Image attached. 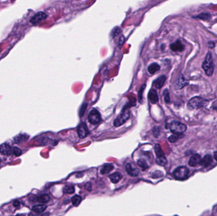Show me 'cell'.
<instances>
[{"instance_id": "1", "label": "cell", "mask_w": 217, "mask_h": 216, "mask_svg": "<svg viewBox=\"0 0 217 216\" xmlns=\"http://www.w3.org/2000/svg\"><path fill=\"white\" fill-rule=\"evenodd\" d=\"M202 68H203L207 76H212L214 71V65L212 60V53L210 52L207 53L204 61L203 63V64H202Z\"/></svg>"}, {"instance_id": "2", "label": "cell", "mask_w": 217, "mask_h": 216, "mask_svg": "<svg viewBox=\"0 0 217 216\" xmlns=\"http://www.w3.org/2000/svg\"><path fill=\"white\" fill-rule=\"evenodd\" d=\"M208 103V101L201 97H195L191 98L188 103L189 108L191 109H199L204 107Z\"/></svg>"}, {"instance_id": "3", "label": "cell", "mask_w": 217, "mask_h": 216, "mask_svg": "<svg viewBox=\"0 0 217 216\" xmlns=\"http://www.w3.org/2000/svg\"><path fill=\"white\" fill-rule=\"evenodd\" d=\"M155 153L156 155V162L162 166H164L167 164V159L166 158L164 154L162 152L161 146L158 144L156 145L154 147Z\"/></svg>"}, {"instance_id": "4", "label": "cell", "mask_w": 217, "mask_h": 216, "mask_svg": "<svg viewBox=\"0 0 217 216\" xmlns=\"http://www.w3.org/2000/svg\"><path fill=\"white\" fill-rule=\"evenodd\" d=\"M129 114H130V113H129V109L125 107V109L123 110L121 113H120L118 117L115 119V121H114V125H115L116 127H118L124 124V123L129 119Z\"/></svg>"}, {"instance_id": "5", "label": "cell", "mask_w": 217, "mask_h": 216, "mask_svg": "<svg viewBox=\"0 0 217 216\" xmlns=\"http://www.w3.org/2000/svg\"><path fill=\"white\" fill-rule=\"evenodd\" d=\"M169 128H170L171 133L178 134H182L187 129V127L185 124L177 121H173L171 122L169 125Z\"/></svg>"}, {"instance_id": "6", "label": "cell", "mask_w": 217, "mask_h": 216, "mask_svg": "<svg viewBox=\"0 0 217 216\" xmlns=\"http://www.w3.org/2000/svg\"><path fill=\"white\" fill-rule=\"evenodd\" d=\"M189 170L186 167H179L175 170L173 175L175 178L178 180H184L188 178Z\"/></svg>"}, {"instance_id": "7", "label": "cell", "mask_w": 217, "mask_h": 216, "mask_svg": "<svg viewBox=\"0 0 217 216\" xmlns=\"http://www.w3.org/2000/svg\"><path fill=\"white\" fill-rule=\"evenodd\" d=\"M48 15L46 13L43 12V11H40V12H38L37 13L35 14L31 18V20H30V23L32 25H36L41 22L43 20L46 19Z\"/></svg>"}, {"instance_id": "8", "label": "cell", "mask_w": 217, "mask_h": 216, "mask_svg": "<svg viewBox=\"0 0 217 216\" xmlns=\"http://www.w3.org/2000/svg\"><path fill=\"white\" fill-rule=\"evenodd\" d=\"M89 122L91 123L92 124H96L100 121L101 117L97 110L93 109L92 111H90L89 113V115L88 117Z\"/></svg>"}, {"instance_id": "9", "label": "cell", "mask_w": 217, "mask_h": 216, "mask_svg": "<svg viewBox=\"0 0 217 216\" xmlns=\"http://www.w3.org/2000/svg\"><path fill=\"white\" fill-rule=\"evenodd\" d=\"M77 131L78 135H79V136L81 138H85L89 133L88 127H87L86 124L84 122L81 123L78 127Z\"/></svg>"}, {"instance_id": "10", "label": "cell", "mask_w": 217, "mask_h": 216, "mask_svg": "<svg viewBox=\"0 0 217 216\" xmlns=\"http://www.w3.org/2000/svg\"><path fill=\"white\" fill-rule=\"evenodd\" d=\"M126 171L131 176H137L139 174V171L137 167L133 166L131 164H126L125 166Z\"/></svg>"}, {"instance_id": "11", "label": "cell", "mask_w": 217, "mask_h": 216, "mask_svg": "<svg viewBox=\"0 0 217 216\" xmlns=\"http://www.w3.org/2000/svg\"><path fill=\"white\" fill-rule=\"evenodd\" d=\"M0 153L5 155L12 154V148L7 143H3L0 145Z\"/></svg>"}, {"instance_id": "12", "label": "cell", "mask_w": 217, "mask_h": 216, "mask_svg": "<svg viewBox=\"0 0 217 216\" xmlns=\"http://www.w3.org/2000/svg\"><path fill=\"white\" fill-rule=\"evenodd\" d=\"M201 160H202V158L199 155H198V154L194 155H192L191 157V158L189 159V165L190 166L195 167V166H197V165L201 164Z\"/></svg>"}, {"instance_id": "13", "label": "cell", "mask_w": 217, "mask_h": 216, "mask_svg": "<svg viewBox=\"0 0 217 216\" xmlns=\"http://www.w3.org/2000/svg\"><path fill=\"white\" fill-rule=\"evenodd\" d=\"M170 48L173 52H182L184 50L185 46L180 41L177 40L170 45Z\"/></svg>"}, {"instance_id": "14", "label": "cell", "mask_w": 217, "mask_h": 216, "mask_svg": "<svg viewBox=\"0 0 217 216\" xmlns=\"http://www.w3.org/2000/svg\"><path fill=\"white\" fill-rule=\"evenodd\" d=\"M148 97H149L150 101L152 103H156L158 102V100H159L158 95V93H157V91L155 89H152L150 90V91L149 92Z\"/></svg>"}, {"instance_id": "15", "label": "cell", "mask_w": 217, "mask_h": 216, "mask_svg": "<svg viewBox=\"0 0 217 216\" xmlns=\"http://www.w3.org/2000/svg\"><path fill=\"white\" fill-rule=\"evenodd\" d=\"M166 77L165 76H161L154 81V85L155 86L156 88L160 89L163 86L166 81Z\"/></svg>"}, {"instance_id": "16", "label": "cell", "mask_w": 217, "mask_h": 216, "mask_svg": "<svg viewBox=\"0 0 217 216\" xmlns=\"http://www.w3.org/2000/svg\"><path fill=\"white\" fill-rule=\"evenodd\" d=\"M187 84H188V82L185 79V78L183 77V76H181L177 80V82L175 83V88L176 89H182L185 86L187 85Z\"/></svg>"}, {"instance_id": "17", "label": "cell", "mask_w": 217, "mask_h": 216, "mask_svg": "<svg viewBox=\"0 0 217 216\" xmlns=\"http://www.w3.org/2000/svg\"><path fill=\"white\" fill-rule=\"evenodd\" d=\"M213 161L212 157L210 155H206L201 160V165L204 167H208L212 164Z\"/></svg>"}, {"instance_id": "18", "label": "cell", "mask_w": 217, "mask_h": 216, "mask_svg": "<svg viewBox=\"0 0 217 216\" xmlns=\"http://www.w3.org/2000/svg\"><path fill=\"white\" fill-rule=\"evenodd\" d=\"M123 176L120 172H115L109 176L111 181L113 183H117L122 179Z\"/></svg>"}, {"instance_id": "19", "label": "cell", "mask_w": 217, "mask_h": 216, "mask_svg": "<svg viewBox=\"0 0 217 216\" xmlns=\"http://www.w3.org/2000/svg\"><path fill=\"white\" fill-rule=\"evenodd\" d=\"M160 69V66L156 63H152L148 67V72L151 74L156 73Z\"/></svg>"}, {"instance_id": "20", "label": "cell", "mask_w": 217, "mask_h": 216, "mask_svg": "<svg viewBox=\"0 0 217 216\" xmlns=\"http://www.w3.org/2000/svg\"><path fill=\"white\" fill-rule=\"evenodd\" d=\"M28 138L29 136H27L26 134H19V136H17L15 138L14 141H15V142L17 143H22V142H25V141H26V140H28Z\"/></svg>"}, {"instance_id": "21", "label": "cell", "mask_w": 217, "mask_h": 216, "mask_svg": "<svg viewBox=\"0 0 217 216\" xmlns=\"http://www.w3.org/2000/svg\"><path fill=\"white\" fill-rule=\"evenodd\" d=\"M114 167L112 166V165L110 164H107L105 165V166L102 167V169L100 170V172L102 174H106L110 172L111 170L113 169Z\"/></svg>"}, {"instance_id": "22", "label": "cell", "mask_w": 217, "mask_h": 216, "mask_svg": "<svg viewBox=\"0 0 217 216\" xmlns=\"http://www.w3.org/2000/svg\"><path fill=\"white\" fill-rule=\"evenodd\" d=\"M37 200L40 203H46L50 200V197L46 194H42L37 197Z\"/></svg>"}, {"instance_id": "23", "label": "cell", "mask_w": 217, "mask_h": 216, "mask_svg": "<svg viewBox=\"0 0 217 216\" xmlns=\"http://www.w3.org/2000/svg\"><path fill=\"white\" fill-rule=\"evenodd\" d=\"M46 209V205H35L32 207V211L35 212L41 213L43 212L45 209Z\"/></svg>"}, {"instance_id": "24", "label": "cell", "mask_w": 217, "mask_h": 216, "mask_svg": "<svg viewBox=\"0 0 217 216\" xmlns=\"http://www.w3.org/2000/svg\"><path fill=\"white\" fill-rule=\"evenodd\" d=\"M81 200H82V199H81V197L78 195L74 196L71 199V202H72V205L75 207H78L80 204Z\"/></svg>"}, {"instance_id": "25", "label": "cell", "mask_w": 217, "mask_h": 216, "mask_svg": "<svg viewBox=\"0 0 217 216\" xmlns=\"http://www.w3.org/2000/svg\"><path fill=\"white\" fill-rule=\"evenodd\" d=\"M196 18L203 20H209L211 19V15L208 13H202L198 15Z\"/></svg>"}, {"instance_id": "26", "label": "cell", "mask_w": 217, "mask_h": 216, "mask_svg": "<svg viewBox=\"0 0 217 216\" xmlns=\"http://www.w3.org/2000/svg\"><path fill=\"white\" fill-rule=\"evenodd\" d=\"M137 164L138 166L140 167L141 168H142L143 169H146L149 167V166L147 165L146 162L144 160H143V159H140V160H138L137 162Z\"/></svg>"}, {"instance_id": "27", "label": "cell", "mask_w": 217, "mask_h": 216, "mask_svg": "<svg viewBox=\"0 0 217 216\" xmlns=\"http://www.w3.org/2000/svg\"><path fill=\"white\" fill-rule=\"evenodd\" d=\"M182 134H174V135H172V136H171L170 138H169L168 140L169 141H170V142L171 143H174L177 142V141L179 140L180 138L181 137L180 135Z\"/></svg>"}, {"instance_id": "28", "label": "cell", "mask_w": 217, "mask_h": 216, "mask_svg": "<svg viewBox=\"0 0 217 216\" xmlns=\"http://www.w3.org/2000/svg\"><path fill=\"white\" fill-rule=\"evenodd\" d=\"M64 191L65 193L71 194L74 193V188L72 186H66L64 189Z\"/></svg>"}, {"instance_id": "29", "label": "cell", "mask_w": 217, "mask_h": 216, "mask_svg": "<svg viewBox=\"0 0 217 216\" xmlns=\"http://www.w3.org/2000/svg\"><path fill=\"white\" fill-rule=\"evenodd\" d=\"M12 154L18 157V156L22 154V150L20 148H17V147H13V148H12Z\"/></svg>"}, {"instance_id": "30", "label": "cell", "mask_w": 217, "mask_h": 216, "mask_svg": "<svg viewBox=\"0 0 217 216\" xmlns=\"http://www.w3.org/2000/svg\"><path fill=\"white\" fill-rule=\"evenodd\" d=\"M163 95H164L165 102L166 103H168L170 101V95H169V91L167 89H166L164 91Z\"/></svg>"}, {"instance_id": "31", "label": "cell", "mask_w": 217, "mask_h": 216, "mask_svg": "<svg viewBox=\"0 0 217 216\" xmlns=\"http://www.w3.org/2000/svg\"><path fill=\"white\" fill-rule=\"evenodd\" d=\"M121 31V30L120 28H116L113 30L112 33H111V35H112L113 37H116L117 35H118L119 34Z\"/></svg>"}, {"instance_id": "32", "label": "cell", "mask_w": 217, "mask_h": 216, "mask_svg": "<svg viewBox=\"0 0 217 216\" xmlns=\"http://www.w3.org/2000/svg\"><path fill=\"white\" fill-rule=\"evenodd\" d=\"M145 87H146V85H144L142 87L140 90L139 93H138V97H139L140 100H141V99H142V92L144 91V88H145Z\"/></svg>"}, {"instance_id": "33", "label": "cell", "mask_w": 217, "mask_h": 216, "mask_svg": "<svg viewBox=\"0 0 217 216\" xmlns=\"http://www.w3.org/2000/svg\"><path fill=\"white\" fill-rule=\"evenodd\" d=\"M208 44V46L210 48H213L215 47V43H214L213 41H209Z\"/></svg>"}, {"instance_id": "34", "label": "cell", "mask_w": 217, "mask_h": 216, "mask_svg": "<svg viewBox=\"0 0 217 216\" xmlns=\"http://www.w3.org/2000/svg\"><path fill=\"white\" fill-rule=\"evenodd\" d=\"M85 188H86V189L87 190L91 191V190H92V186H91V184H90V183H87V184H86Z\"/></svg>"}, {"instance_id": "35", "label": "cell", "mask_w": 217, "mask_h": 216, "mask_svg": "<svg viewBox=\"0 0 217 216\" xmlns=\"http://www.w3.org/2000/svg\"><path fill=\"white\" fill-rule=\"evenodd\" d=\"M19 205H20V203L18 202V201H15V202H13L14 207H18Z\"/></svg>"}, {"instance_id": "36", "label": "cell", "mask_w": 217, "mask_h": 216, "mask_svg": "<svg viewBox=\"0 0 217 216\" xmlns=\"http://www.w3.org/2000/svg\"><path fill=\"white\" fill-rule=\"evenodd\" d=\"M125 41V38H123V37H121V38H120V40H119V41H121L120 45H121V44H123V41Z\"/></svg>"}, {"instance_id": "37", "label": "cell", "mask_w": 217, "mask_h": 216, "mask_svg": "<svg viewBox=\"0 0 217 216\" xmlns=\"http://www.w3.org/2000/svg\"><path fill=\"white\" fill-rule=\"evenodd\" d=\"M214 158L217 161V152L214 153Z\"/></svg>"}]
</instances>
